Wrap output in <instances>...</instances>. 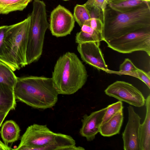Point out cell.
Returning <instances> with one entry per match:
<instances>
[{"instance_id": "1", "label": "cell", "mask_w": 150, "mask_h": 150, "mask_svg": "<svg viewBox=\"0 0 150 150\" xmlns=\"http://www.w3.org/2000/svg\"><path fill=\"white\" fill-rule=\"evenodd\" d=\"M13 89L16 99L34 108L45 110L52 108L58 100L59 94L51 78L17 77Z\"/></svg>"}, {"instance_id": "2", "label": "cell", "mask_w": 150, "mask_h": 150, "mask_svg": "<svg viewBox=\"0 0 150 150\" xmlns=\"http://www.w3.org/2000/svg\"><path fill=\"white\" fill-rule=\"evenodd\" d=\"M103 24V41L106 43L129 33L150 27V4L125 12L108 7L105 11Z\"/></svg>"}, {"instance_id": "3", "label": "cell", "mask_w": 150, "mask_h": 150, "mask_svg": "<svg viewBox=\"0 0 150 150\" xmlns=\"http://www.w3.org/2000/svg\"><path fill=\"white\" fill-rule=\"evenodd\" d=\"M88 77L85 66L77 55L69 52L57 60L51 78L59 94L70 95L83 87Z\"/></svg>"}, {"instance_id": "4", "label": "cell", "mask_w": 150, "mask_h": 150, "mask_svg": "<svg viewBox=\"0 0 150 150\" xmlns=\"http://www.w3.org/2000/svg\"><path fill=\"white\" fill-rule=\"evenodd\" d=\"M15 150H84L76 146L70 136L51 131L46 125L34 124L29 126L22 136Z\"/></svg>"}, {"instance_id": "5", "label": "cell", "mask_w": 150, "mask_h": 150, "mask_svg": "<svg viewBox=\"0 0 150 150\" xmlns=\"http://www.w3.org/2000/svg\"><path fill=\"white\" fill-rule=\"evenodd\" d=\"M30 16L8 26L0 53V61L13 71L28 65L26 51Z\"/></svg>"}, {"instance_id": "6", "label": "cell", "mask_w": 150, "mask_h": 150, "mask_svg": "<svg viewBox=\"0 0 150 150\" xmlns=\"http://www.w3.org/2000/svg\"><path fill=\"white\" fill-rule=\"evenodd\" d=\"M30 22L26 51L28 64L37 61L43 51L45 36L49 27L47 20L46 6L40 0H34L30 15Z\"/></svg>"}, {"instance_id": "7", "label": "cell", "mask_w": 150, "mask_h": 150, "mask_svg": "<svg viewBox=\"0 0 150 150\" xmlns=\"http://www.w3.org/2000/svg\"><path fill=\"white\" fill-rule=\"evenodd\" d=\"M108 47L124 54L136 51L145 52L150 56V27L129 33L106 42Z\"/></svg>"}, {"instance_id": "8", "label": "cell", "mask_w": 150, "mask_h": 150, "mask_svg": "<svg viewBox=\"0 0 150 150\" xmlns=\"http://www.w3.org/2000/svg\"><path fill=\"white\" fill-rule=\"evenodd\" d=\"M107 95L137 107L144 105L145 100L142 92L132 84L123 81H116L104 91Z\"/></svg>"}, {"instance_id": "9", "label": "cell", "mask_w": 150, "mask_h": 150, "mask_svg": "<svg viewBox=\"0 0 150 150\" xmlns=\"http://www.w3.org/2000/svg\"><path fill=\"white\" fill-rule=\"evenodd\" d=\"M75 22L71 13L59 5L51 13L49 27L53 35L62 37L71 33L74 27Z\"/></svg>"}, {"instance_id": "10", "label": "cell", "mask_w": 150, "mask_h": 150, "mask_svg": "<svg viewBox=\"0 0 150 150\" xmlns=\"http://www.w3.org/2000/svg\"><path fill=\"white\" fill-rule=\"evenodd\" d=\"M128 119L122 134L125 150H141L139 130L141 119L131 105L127 107Z\"/></svg>"}, {"instance_id": "11", "label": "cell", "mask_w": 150, "mask_h": 150, "mask_svg": "<svg viewBox=\"0 0 150 150\" xmlns=\"http://www.w3.org/2000/svg\"><path fill=\"white\" fill-rule=\"evenodd\" d=\"M100 42H88L78 44L77 49L83 61L98 70H110L99 46Z\"/></svg>"}, {"instance_id": "12", "label": "cell", "mask_w": 150, "mask_h": 150, "mask_svg": "<svg viewBox=\"0 0 150 150\" xmlns=\"http://www.w3.org/2000/svg\"><path fill=\"white\" fill-rule=\"evenodd\" d=\"M107 107L91 112L89 115L84 114L81 121L82 125L79 133L88 141H93L99 132L103 117Z\"/></svg>"}, {"instance_id": "13", "label": "cell", "mask_w": 150, "mask_h": 150, "mask_svg": "<svg viewBox=\"0 0 150 150\" xmlns=\"http://www.w3.org/2000/svg\"><path fill=\"white\" fill-rule=\"evenodd\" d=\"M146 117L143 122L140 124L139 137L141 150H150V95L145 100Z\"/></svg>"}, {"instance_id": "14", "label": "cell", "mask_w": 150, "mask_h": 150, "mask_svg": "<svg viewBox=\"0 0 150 150\" xmlns=\"http://www.w3.org/2000/svg\"><path fill=\"white\" fill-rule=\"evenodd\" d=\"M124 117L123 110L119 111L106 122L101 124L99 132L102 136L110 137L119 133Z\"/></svg>"}, {"instance_id": "15", "label": "cell", "mask_w": 150, "mask_h": 150, "mask_svg": "<svg viewBox=\"0 0 150 150\" xmlns=\"http://www.w3.org/2000/svg\"><path fill=\"white\" fill-rule=\"evenodd\" d=\"M13 88L0 83V112L10 111L16 107Z\"/></svg>"}, {"instance_id": "16", "label": "cell", "mask_w": 150, "mask_h": 150, "mask_svg": "<svg viewBox=\"0 0 150 150\" xmlns=\"http://www.w3.org/2000/svg\"><path fill=\"white\" fill-rule=\"evenodd\" d=\"M20 131L18 125L14 121L11 120L6 121L3 124L0 133L3 142L7 144L18 139Z\"/></svg>"}, {"instance_id": "17", "label": "cell", "mask_w": 150, "mask_h": 150, "mask_svg": "<svg viewBox=\"0 0 150 150\" xmlns=\"http://www.w3.org/2000/svg\"><path fill=\"white\" fill-rule=\"evenodd\" d=\"M147 4H150V0H116L110 2L108 5L114 10L125 12Z\"/></svg>"}, {"instance_id": "18", "label": "cell", "mask_w": 150, "mask_h": 150, "mask_svg": "<svg viewBox=\"0 0 150 150\" xmlns=\"http://www.w3.org/2000/svg\"><path fill=\"white\" fill-rule=\"evenodd\" d=\"M32 0H0V14L22 11Z\"/></svg>"}, {"instance_id": "19", "label": "cell", "mask_w": 150, "mask_h": 150, "mask_svg": "<svg viewBox=\"0 0 150 150\" xmlns=\"http://www.w3.org/2000/svg\"><path fill=\"white\" fill-rule=\"evenodd\" d=\"M17 77L9 67L0 61V83L5 84L14 88Z\"/></svg>"}, {"instance_id": "20", "label": "cell", "mask_w": 150, "mask_h": 150, "mask_svg": "<svg viewBox=\"0 0 150 150\" xmlns=\"http://www.w3.org/2000/svg\"><path fill=\"white\" fill-rule=\"evenodd\" d=\"M73 16L75 21L81 27L91 18L88 9L83 4L76 5L74 9Z\"/></svg>"}, {"instance_id": "21", "label": "cell", "mask_w": 150, "mask_h": 150, "mask_svg": "<svg viewBox=\"0 0 150 150\" xmlns=\"http://www.w3.org/2000/svg\"><path fill=\"white\" fill-rule=\"evenodd\" d=\"M103 41V35L90 34L81 31L77 33L75 37L76 42L78 44L88 42H100Z\"/></svg>"}, {"instance_id": "22", "label": "cell", "mask_w": 150, "mask_h": 150, "mask_svg": "<svg viewBox=\"0 0 150 150\" xmlns=\"http://www.w3.org/2000/svg\"><path fill=\"white\" fill-rule=\"evenodd\" d=\"M107 107L101 124L107 121L117 112L123 110V108L122 103L120 100L109 105Z\"/></svg>"}, {"instance_id": "23", "label": "cell", "mask_w": 150, "mask_h": 150, "mask_svg": "<svg viewBox=\"0 0 150 150\" xmlns=\"http://www.w3.org/2000/svg\"><path fill=\"white\" fill-rule=\"evenodd\" d=\"M138 68L137 67L132 61L128 58L125 59L119 67L120 74L128 75L134 76Z\"/></svg>"}, {"instance_id": "24", "label": "cell", "mask_w": 150, "mask_h": 150, "mask_svg": "<svg viewBox=\"0 0 150 150\" xmlns=\"http://www.w3.org/2000/svg\"><path fill=\"white\" fill-rule=\"evenodd\" d=\"M107 4L105 0H88L83 5L87 7H91L102 12L104 15Z\"/></svg>"}, {"instance_id": "25", "label": "cell", "mask_w": 150, "mask_h": 150, "mask_svg": "<svg viewBox=\"0 0 150 150\" xmlns=\"http://www.w3.org/2000/svg\"><path fill=\"white\" fill-rule=\"evenodd\" d=\"M84 24L89 25L94 30L103 34L104 24L101 19L97 18H92L86 21Z\"/></svg>"}, {"instance_id": "26", "label": "cell", "mask_w": 150, "mask_h": 150, "mask_svg": "<svg viewBox=\"0 0 150 150\" xmlns=\"http://www.w3.org/2000/svg\"><path fill=\"white\" fill-rule=\"evenodd\" d=\"M144 82L150 89V71L147 72L138 68L134 76Z\"/></svg>"}, {"instance_id": "27", "label": "cell", "mask_w": 150, "mask_h": 150, "mask_svg": "<svg viewBox=\"0 0 150 150\" xmlns=\"http://www.w3.org/2000/svg\"><path fill=\"white\" fill-rule=\"evenodd\" d=\"M8 26L3 25L0 26V53L4 42L5 33Z\"/></svg>"}, {"instance_id": "28", "label": "cell", "mask_w": 150, "mask_h": 150, "mask_svg": "<svg viewBox=\"0 0 150 150\" xmlns=\"http://www.w3.org/2000/svg\"><path fill=\"white\" fill-rule=\"evenodd\" d=\"M9 111L0 112V127L4 120Z\"/></svg>"}, {"instance_id": "29", "label": "cell", "mask_w": 150, "mask_h": 150, "mask_svg": "<svg viewBox=\"0 0 150 150\" xmlns=\"http://www.w3.org/2000/svg\"><path fill=\"white\" fill-rule=\"evenodd\" d=\"M0 147L1 150H10L13 149L11 148L8 146L7 144H4L0 140Z\"/></svg>"}, {"instance_id": "30", "label": "cell", "mask_w": 150, "mask_h": 150, "mask_svg": "<svg viewBox=\"0 0 150 150\" xmlns=\"http://www.w3.org/2000/svg\"><path fill=\"white\" fill-rule=\"evenodd\" d=\"M105 1L107 3V4L108 5L110 1V0H105Z\"/></svg>"}, {"instance_id": "31", "label": "cell", "mask_w": 150, "mask_h": 150, "mask_svg": "<svg viewBox=\"0 0 150 150\" xmlns=\"http://www.w3.org/2000/svg\"><path fill=\"white\" fill-rule=\"evenodd\" d=\"M115 0H110V2L111 1H115Z\"/></svg>"}, {"instance_id": "32", "label": "cell", "mask_w": 150, "mask_h": 150, "mask_svg": "<svg viewBox=\"0 0 150 150\" xmlns=\"http://www.w3.org/2000/svg\"><path fill=\"white\" fill-rule=\"evenodd\" d=\"M64 0V1H68V0Z\"/></svg>"}, {"instance_id": "33", "label": "cell", "mask_w": 150, "mask_h": 150, "mask_svg": "<svg viewBox=\"0 0 150 150\" xmlns=\"http://www.w3.org/2000/svg\"><path fill=\"white\" fill-rule=\"evenodd\" d=\"M0 150H1V149L0 147Z\"/></svg>"}]
</instances>
